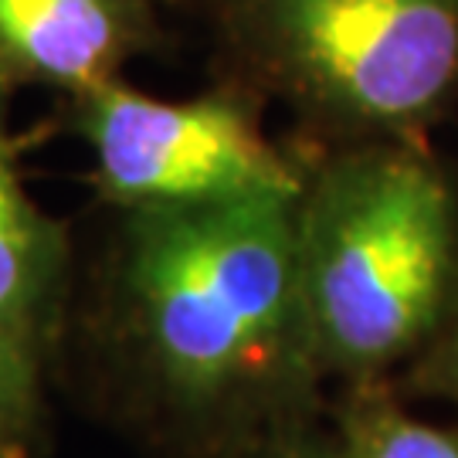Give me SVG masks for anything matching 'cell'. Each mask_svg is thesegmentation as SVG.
<instances>
[{
  "label": "cell",
  "mask_w": 458,
  "mask_h": 458,
  "mask_svg": "<svg viewBox=\"0 0 458 458\" xmlns=\"http://www.w3.org/2000/svg\"><path fill=\"white\" fill-rule=\"evenodd\" d=\"M157 45L153 0H0V82L79 96Z\"/></svg>",
  "instance_id": "cell-5"
},
{
  "label": "cell",
  "mask_w": 458,
  "mask_h": 458,
  "mask_svg": "<svg viewBox=\"0 0 458 458\" xmlns=\"http://www.w3.org/2000/svg\"><path fill=\"white\" fill-rule=\"evenodd\" d=\"M68 126L92 153L98 194L119 211L299 197L310 170L234 85L160 98L115 79L68 96Z\"/></svg>",
  "instance_id": "cell-4"
},
{
  "label": "cell",
  "mask_w": 458,
  "mask_h": 458,
  "mask_svg": "<svg viewBox=\"0 0 458 458\" xmlns=\"http://www.w3.org/2000/svg\"><path fill=\"white\" fill-rule=\"evenodd\" d=\"M346 458H458V431L401 408L374 380L357 384L336 418Z\"/></svg>",
  "instance_id": "cell-7"
},
{
  "label": "cell",
  "mask_w": 458,
  "mask_h": 458,
  "mask_svg": "<svg viewBox=\"0 0 458 458\" xmlns=\"http://www.w3.org/2000/svg\"><path fill=\"white\" fill-rule=\"evenodd\" d=\"M41 411V360L0 340V458H24Z\"/></svg>",
  "instance_id": "cell-8"
},
{
  "label": "cell",
  "mask_w": 458,
  "mask_h": 458,
  "mask_svg": "<svg viewBox=\"0 0 458 458\" xmlns=\"http://www.w3.org/2000/svg\"><path fill=\"white\" fill-rule=\"evenodd\" d=\"M408 387L458 404V306L438 336L408 363Z\"/></svg>",
  "instance_id": "cell-9"
},
{
  "label": "cell",
  "mask_w": 458,
  "mask_h": 458,
  "mask_svg": "<svg viewBox=\"0 0 458 458\" xmlns=\"http://www.w3.org/2000/svg\"><path fill=\"white\" fill-rule=\"evenodd\" d=\"M295 268L319 370L370 384L458 306V194L421 140L344 143L295 200Z\"/></svg>",
  "instance_id": "cell-2"
},
{
  "label": "cell",
  "mask_w": 458,
  "mask_h": 458,
  "mask_svg": "<svg viewBox=\"0 0 458 458\" xmlns=\"http://www.w3.org/2000/svg\"><path fill=\"white\" fill-rule=\"evenodd\" d=\"M14 96L0 82V340L45 360L62 323L72 242L65 221L45 211L24 183V140L11 123Z\"/></svg>",
  "instance_id": "cell-6"
},
{
  "label": "cell",
  "mask_w": 458,
  "mask_h": 458,
  "mask_svg": "<svg viewBox=\"0 0 458 458\" xmlns=\"http://www.w3.org/2000/svg\"><path fill=\"white\" fill-rule=\"evenodd\" d=\"M265 458H346V448L336 431H316V428H295L282 435Z\"/></svg>",
  "instance_id": "cell-10"
},
{
  "label": "cell",
  "mask_w": 458,
  "mask_h": 458,
  "mask_svg": "<svg viewBox=\"0 0 458 458\" xmlns=\"http://www.w3.org/2000/svg\"><path fill=\"white\" fill-rule=\"evenodd\" d=\"M262 92L344 143L421 140L458 106V0H214Z\"/></svg>",
  "instance_id": "cell-3"
},
{
  "label": "cell",
  "mask_w": 458,
  "mask_h": 458,
  "mask_svg": "<svg viewBox=\"0 0 458 458\" xmlns=\"http://www.w3.org/2000/svg\"><path fill=\"white\" fill-rule=\"evenodd\" d=\"M295 200L123 211V336L153 394L191 425L276 414L323 377L299 293Z\"/></svg>",
  "instance_id": "cell-1"
}]
</instances>
